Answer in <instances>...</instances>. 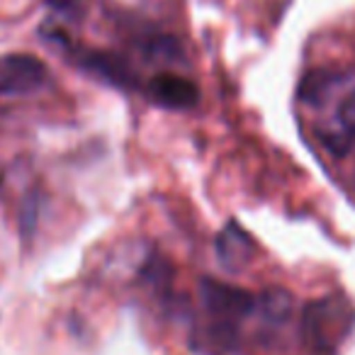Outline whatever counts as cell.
Returning <instances> with one entry per match:
<instances>
[{
	"label": "cell",
	"instance_id": "6da1fadb",
	"mask_svg": "<svg viewBox=\"0 0 355 355\" xmlns=\"http://www.w3.org/2000/svg\"><path fill=\"white\" fill-rule=\"evenodd\" d=\"M355 309L343 295H324L302 311V336L316 353H336L353 334Z\"/></svg>",
	"mask_w": 355,
	"mask_h": 355
},
{
	"label": "cell",
	"instance_id": "7a4b0ae2",
	"mask_svg": "<svg viewBox=\"0 0 355 355\" xmlns=\"http://www.w3.org/2000/svg\"><path fill=\"white\" fill-rule=\"evenodd\" d=\"M198 295L202 306L214 321H229V324H239V321L248 319L256 314V302L258 297L251 295L248 290H241L229 282L214 280V277H200L198 282Z\"/></svg>",
	"mask_w": 355,
	"mask_h": 355
},
{
	"label": "cell",
	"instance_id": "3957f363",
	"mask_svg": "<svg viewBox=\"0 0 355 355\" xmlns=\"http://www.w3.org/2000/svg\"><path fill=\"white\" fill-rule=\"evenodd\" d=\"M49 80V69L35 54L0 56V95H27L42 90Z\"/></svg>",
	"mask_w": 355,
	"mask_h": 355
},
{
	"label": "cell",
	"instance_id": "277c9868",
	"mask_svg": "<svg viewBox=\"0 0 355 355\" xmlns=\"http://www.w3.org/2000/svg\"><path fill=\"white\" fill-rule=\"evenodd\" d=\"M76 64L85 71V73L95 76L98 80L114 88H137L139 76L137 71L129 66L124 56L114 54V51L105 49H78L76 51Z\"/></svg>",
	"mask_w": 355,
	"mask_h": 355
},
{
	"label": "cell",
	"instance_id": "5b68a950",
	"mask_svg": "<svg viewBox=\"0 0 355 355\" xmlns=\"http://www.w3.org/2000/svg\"><path fill=\"white\" fill-rule=\"evenodd\" d=\"M146 95L163 110H193L200 105V88L185 76L163 71L146 83Z\"/></svg>",
	"mask_w": 355,
	"mask_h": 355
},
{
	"label": "cell",
	"instance_id": "8992f818",
	"mask_svg": "<svg viewBox=\"0 0 355 355\" xmlns=\"http://www.w3.org/2000/svg\"><path fill=\"white\" fill-rule=\"evenodd\" d=\"M258 246L253 241V236L236 222H229L222 232L214 239V253H217V261L222 263V268L236 272L243 270L248 263L253 261Z\"/></svg>",
	"mask_w": 355,
	"mask_h": 355
},
{
	"label": "cell",
	"instance_id": "52a82bcc",
	"mask_svg": "<svg viewBox=\"0 0 355 355\" xmlns=\"http://www.w3.org/2000/svg\"><path fill=\"white\" fill-rule=\"evenodd\" d=\"M292 311H295V300L282 287L266 290L256 302V314L268 329H280L282 324H287L292 319Z\"/></svg>",
	"mask_w": 355,
	"mask_h": 355
},
{
	"label": "cell",
	"instance_id": "ba28073f",
	"mask_svg": "<svg viewBox=\"0 0 355 355\" xmlns=\"http://www.w3.org/2000/svg\"><path fill=\"white\" fill-rule=\"evenodd\" d=\"M137 46L144 51V56L151 61H161V64H180L183 61V49L178 44L175 37L153 32L148 37H139Z\"/></svg>",
	"mask_w": 355,
	"mask_h": 355
},
{
	"label": "cell",
	"instance_id": "9c48e42d",
	"mask_svg": "<svg viewBox=\"0 0 355 355\" xmlns=\"http://www.w3.org/2000/svg\"><path fill=\"white\" fill-rule=\"evenodd\" d=\"M334 85H336V76L331 73V71H314V73H306L300 85L302 103L321 105L324 103V95L331 93Z\"/></svg>",
	"mask_w": 355,
	"mask_h": 355
},
{
	"label": "cell",
	"instance_id": "30bf717a",
	"mask_svg": "<svg viewBox=\"0 0 355 355\" xmlns=\"http://www.w3.org/2000/svg\"><path fill=\"white\" fill-rule=\"evenodd\" d=\"M40 209H42V200H40V195H37V190H32L20 209V229L25 236L35 234L37 222H40Z\"/></svg>",
	"mask_w": 355,
	"mask_h": 355
},
{
	"label": "cell",
	"instance_id": "8fae6325",
	"mask_svg": "<svg viewBox=\"0 0 355 355\" xmlns=\"http://www.w3.org/2000/svg\"><path fill=\"white\" fill-rule=\"evenodd\" d=\"M336 119H338L340 127L355 129V90L338 105V112H336Z\"/></svg>",
	"mask_w": 355,
	"mask_h": 355
},
{
	"label": "cell",
	"instance_id": "7c38bea8",
	"mask_svg": "<svg viewBox=\"0 0 355 355\" xmlns=\"http://www.w3.org/2000/svg\"><path fill=\"white\" fill-rule=\"evenodd\" d=\"M46 6L54 8L61 17H80L78 0H46Z\"/></svg>",
	"mask_w": 355,
	"mask_h": 355
}]
</instances>
